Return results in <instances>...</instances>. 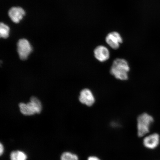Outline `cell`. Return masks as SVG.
Listing matches in <instances>:
<instances>
[{
  "mask_svg": "<svg viewBox=\"0 0 160 160\" xmlns=\"http://www.w3.org/2000/svg\"><path fill=\"white\" fill-rule=\"evenodd\" d=\"M88 160H101L99 158L97 157H94V156H91L88 158Z\"/></svg>",
  "mask_w": 160,
  "mask_h": 160,
  "instance_id": "13",
  "label": "cell"
},
{
  "mask_svg": "<svg viewBox=\"0 0 160 160\" xmlns=\"http://www.w3.org/2000/svg\"><path fill=\"white\" fill-rule=\"evenodd\" d=\"M79 100L82 103L88 107H91L95 101L92 92L88 89H83L80 92Z\"/></svg>",
  "mask_w": 160,
  "mask_h": 160,
  "instance_id": "6",
  "label": "cell"
},
{
  "mask_svg": "<svg viewBox=\"0 0 160 160\" xmlns=\"http://www.w3.org/2000/svg\"><path fill=\"white\" fill-rule=\"evenodd\" d=\"M154 121L153 118L147 113L140 115L137 118L138 135L142 137L149 132L150 128Z\"/></svg>",
  "mask_w": 160,
  "mask_h": 160,
  "instance_id": "3",
  "label": "cell"
},
{
  "mask_svg": "<svg viewBox=\"0 0 160 160\" xmlns=\"http://www.w3.org/2000/svg\"><path fill=\"white\" fill-rule=\"evenodd\" d=\"M4 152V148L2 144H1V145H0V153H1V155Z\"/></svg>",
  "mask_w": 160,
  "mask_h": 160,
  "instance_id": "14",
  "label": "cell"
},
{
  "mask_svg": "<svg viewBox=\"0 0 160 160\" xmlns=\"http://www.w3.org/2000/svg\"><path fill=\"white\" fill-rule=\"evenodd\" d=\"M11 160H27V156L23 152L17 151L12 152L10 155Z\"/></svg>",
  "mask_w": 160,
  "mask_h": 160,
  "instance_id": "10",
  "label": "cell"
},
{
  "mask_svg": "<svg viewBox=\"0 0 160 160\" xmlns=\"http://www.w3.org/2000/svg\"><path fill=\"white\" fill-rule=\"evenodd\" d=\"M129 71V66L127 60L117 58L113 62L110 69V73L117 79L126 81L128 79Z\"/></svg>",
  "mask_w": 160,
  "mask_h": 160,
  "instance_id": "1",
  "label": "cell"
},
{
  "mask_svg": "<svg viewBox=\"0 0 160 160\" xmlns=\"http://www.w3.org/2000/svg\"><path fill=\"white\" fill-rule=\"evenodd\" d=\"M105 41L112 49H117L119 48L120 45L123 42V39L119 33L114 31L108 34L106 36Z\"/></svg>",
  "mask_w": 160,
  "mask_h": 160,
  "instance_id": "5",
  "label": "cell"
},
{
  "mask_svg": "<svg viewBox=\"0 0 160 160\" xmlns=\"http://www.w3.org/2000/svg\"><path fill=\"white\" fill-rule=\"evenodd\" d=\"M160 141V136L154 133L145 137L143 139V144L146 148L149 149H154L159 145Z\"/></svg>",
  "mask_w": 160,
  "mask_h": 160,
  "instance_id": "9",
  "label": "cell"
},
{
  "mask_svg": "<svg viewBox=\"0 0 160 160\" xmlns=\"http://www.w3.org/2000/svg\"><path fill=\"white\" fill-rule=\"evenodd\" d=\"M25 15V12L20 7H13L9 10L8 16L13 22L18 23L23 19Z\"/></svg>",
  "mask_w": 160,
  "mask_h": 160,
  "instance_id": "7",
  "label": "cell"
},
{
  "mask_svg": "<svg viewBox=\"0 0 160 160\" xmlns=\"http://www.w3.org/2000/svg\"><path fill=\"white\" fill-rule=\"evenodd\" d=\"M94 55L95 58L100 62H104L109 58L110 52L105 46L99 45L94 50Z\"/></svg>",
  "mask_w": 160,
  "mask_h": 160,
  "instance_id": "8",
  "label": "cell"
},
{
  "mask_svg": "<svg viewBox=\"0 0 160 160\" xmlns=\"http://www.w3.org/2000/svg\"><path fill=\"white\" fill-rule=\"evenodd\" d=\"M19 107L20 111L23 115L28 116L41 113L42 109L39 100L33 97L31 98L30 102L27 104L20 103Z\"/></svg>",
  "mask_w": 160,
  "mask_h": 160,
  "instance_id": "2",
  "label": "cell"
},
{
  "mask_svg": "<svg viewBox=\"0 0 160 160\" xmlns=\"http://www.w3.org/2000/svg\"><path fill=\"white\" fill-rule=\"evenodd\" d=\"M17 50L20 58L22 60L27 59L32 49L29 42L25 39L19 40L17 44Z\"/></svg>",
  "mask_w": 160,
  "mask_h": 160,
  "instance_id": "4",
  "label": "cell"
},
{
  "mask_svg": "<svg viewBox=\"0 0 160 160\" xmlns=\"http://www.w3.org/2000/svg\"><path fill=\"white\" fill-rule=\"evenodd\" d=\"M61 159V160H78V158L74 154L69 152H66L62 154Z\"/></svg>",
  "mask_w": 160,
  "mask_h": 160,
  "instance_id": "12",
  "label": "cell"
},
{
  "mask_svg": "<svg viewBox=\"0 0 160 160\" xmlns=\"http://www.w3.org/2000/svg\"><path fill=\"white\" fill-rule=\"evenodd\" d=\"M10 33V28L8 26L1 22L0 24V37L4 39L8 38Z\"/></svg>",
  "mask_w": 160,
  "mask_h": 160,
  "instance_id": "11",
  "label": "cell"
}]
</instances>
